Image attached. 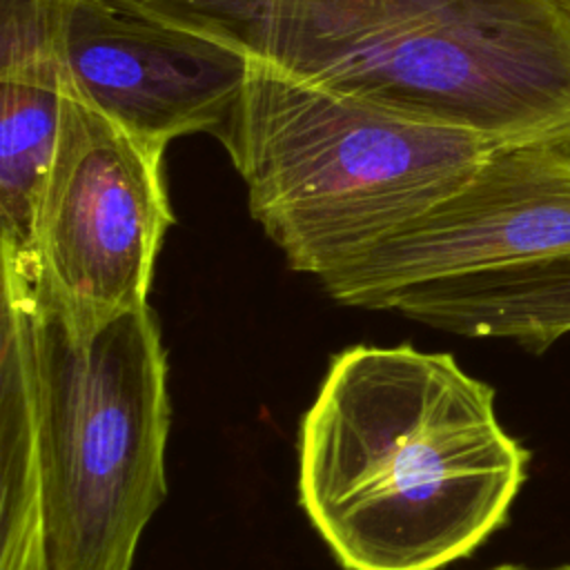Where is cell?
I'll return each instance as SVG.
<instances>
[{"label": "cell", "mask_w": 570, "mask_h": 570, "mask_svg": "<svg viewBox=\"0 0 570 570\" xmlns=\"http://www.w3.org/2000/svg\"><path fill=\"white\" fill-rule=\"evenodd\" d=\"M0 301V570H131L167 494L158 318L147 303L78 336Z\"/></svg>", "instance_id": "1"}, {"label": "cell", "mask_w": 570, "mask_h": 570, "mask_svg": "<svg viewBox=\"0 0 570 570\" xmlns=\"http://www.w3.org/2000/svg\"><path fill=\"white\" fill-rule=\"evenodd\" d=\"M528 459L452 354L354 345L301 419L298 503L345 570H441L505 525Z\"/></svg>", "instance_id": "2"}, {"label": "cell", "mask_w": 570, "mask_h": 570, "mask_svg": "<svg viewBox=\"0 0 570 570\" xmlns=\"http://www.w3.org/2000/svg\"><path fill=\"white\" fill-rule=\"evenodd\" d=\"M332 91L570 151V13L557 0H125Z\"/></svg>", "instance_id": "3"}, {"label": "cell", "mask_w": 570, "mask_h": 570, "mask_svg": "<svg viewBox=\"0 0 570 570\" xmlns=\"http://www.w3.org/2000/svg\"><path fill=\"white\" fill-rule=\"evenodd\" d=\"M220 142L254 220L294 272L316 278L432 209L503 147L303 82L252 56Z\"/></svg>", "instance_id": "4"}, {"label": "cell", "mask_w": 570, "mask_h": 570, "mask_svg": "<svg viewBox=\"0 0 570 570\" xmlns=\"http://www.w3.org/2000/svg\"><path fill=\"white\" fill-rule=\"evenodd\" d=\"M165 147L142 140L62 87L60 134L38 216L33 303L87 336L147 305L154 265L174 223Z\"/></svg>", "instance_id": "5"}, {"label": "cell", "mask_w": 570, "mask_h": 570, "mask_svg": "<svg viewBox=\"0 0 570 570\" xmlns=\"http://www.w3.org/2000/svg\"><path fill=\"white\" fill-rule=\"evenodd\" d=\"M570 254V151L497 147L448 198L318 276L341 305L383 309L414 285Z\"/></svg>", "instance_id": "6"}, {"label": "cell", "mask_w": 570, "mask_h": 570, "mask_svg": "<svg viewBox=\"0 0 570 570\" xmlns=\"http://www.w3.org/2000/svg\"><path fill=\"white\" fill-rule=\"evenodd\" d=\"M65 58L76 89L134 136L167 147L225 136L249 56L125 0H67Z\"/></svg>", "instance_id": "7"}, {"label": "cell", "mask_w": 570, "mask_h": 570, "mask_svg": "<svg viewBox=\"0 0 570 570\" xmlns=\"http://www.w3.org/2000/svg\"><path fill=\"white\" fill-rule=\"evenodd\" d=\"M67 0H0V240L2 292L33 298L38 216L53 165Z\"/></svg>", "instance_id": "8"}, {"label": "cell", "mask_w": 570, "mask_h": 570, "mask_svg": "<svg viewBox=\"0 0 570 570\" xmlns=\"http://www.w3.org/2000/svg\"><path fill=\"white\" fill-rule=\"evenodd\" d=\"M383 309L448 334L543 352L570 334V254L405 287Z\"/></svg>", "instance_id": "9"}, {"label": "cell", "mask_w": 570, "mask_h": 570, "mask_svg": "<svg viewBox=\"0 0 570 570\" xmlns=\"http://www.w3.org/2000/svg\"><path fill=\"white\" fill-rule=\"evenodd\" d=\"M488 570H570V563L552 566V568H528V566H517V563H503V566H494Z\"/></svg>", "instance_id": "10"}, {"label": "cell", "mask_w": 570, "mask_h": 570, "mask_svg": "<svg viewBox=\"0 0 570 570\" xmlns=\"http://www.w3.org/2000/svg\"><path fill=\"white\" fill-rule=\"evenodd\" d=\"M557 2H559V4L570 13V0H557Z\"/></svg>", "instance_id": "11"}]
</instances>
